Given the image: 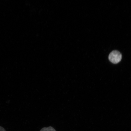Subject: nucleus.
Listing matches in <instances>:
<instances>
[{"instance_id": "1", "label": "nucleus", "mask_w": 131, "mask_h": 131, "mask_svg": "<svg viewBox=\"0 0 131 131\" xmlns=\"http://www.w3.org/2000/svg\"><path fill=\"white\" fill-rule=\"evenodd\" d=\"M122 53L118 51L115 50L111 52L108 56L109 61L114 64L119 63L122 60Z\"/></svg>"}, {"instance_id": "2", "label": "nucleus", "mask_w": 131, "mask_h": 131, "mask_svg": "<svg viewBox=\"0 0 131 131\" xmlns=\"http://www.w3.org/2000/svg\"><path fill=\"white\" fill-rule=\"evenodd\" d=\"M40 131H56L55 129L52 127H44L41 129Z\"/></svg>"}, {"instance_id": "3", "label": "nucleus", "mask_w": 131, "mask_h": 131, "mask_svg": "<svg viewBox=\"0 0 131 131\" xmlns=\"http://www.w3.org/2000/svg\"><path fill=\"white\" fill-rule=\"evenodd\" d=\"M0 131H6L4 128L1 126H0Z\"/></svg>"}]
</instances>
